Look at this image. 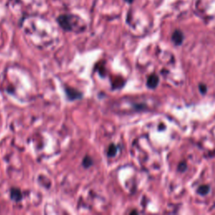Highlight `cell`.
<instances>
[{
    "mask_svg": "<svg viewBox=\"0 0 215 215\" xmlns=\"http://www.w3.org/2000/svg\"><path fill=\"white\" fill-rule=\"evenodd\" d=\"M78 18L75 15H60L57 19V22L60 26L66 31H74L75 25L77 23Z\"/></svg>",
    "mask_w": 215,
    "mask_h": 215,
    "instance_id": "1",
    "label": "cell"
},
{
    "mask_svg": "<svg viewBox=\"0 0 215 215\" xmlns=\"http://www.w3.org/2000/svg\"><path fill=\"white\" fill-rule=\"evenodd\" d=\"M171 40L174 43V45H176L177 46L181 45L184 40V34L182 33V31H181L180 29L175 30L171 35Z\"/></svg>",
    "mask_w": 215,
    "mask_h": 215,
    "instance_id": "2",
    "label": "cell"
},
{
    "mask_svg": "<svg viewBox=\"0 0 215 215\" xmlns=\"http://www.w3.org/2000/svg\"><path fill=\"white\" fill-rule=\"evenodd\" d=\"M160 82V78L159 77L156 75V74H151L148 79H147L146 82V86L147 88H149L150 89H155L158 86Z\"/></svg>",
    "mask_w": 215,
    "mask_h": 215,
    "instance_id": "3",
    "label": "cell"
},
{
    "mask_svg": "<svg viewBox=\"0 0 215 215\" xmlns=\"http://www.w3.org/2000/svg\"><path fill=\"white\" fill-rule=\"evenodd\" d=\"M67 94L68 96V98L72 100L73 99H77V98H80L82 97V94L79 93L78 91L75 90L73 88H67L66 89Z\"/></svg>",
    "mask_w": 215,
    "mask_h": 215,
    "instance_id": "4",
    "label": "cell"
},
{
    "mask_svg": "<svg viewBox=\"0 0 215 215\" xmlns=\"http://www.w3.org/2000/svg\"><path fill=\"white\" fill-rule=\"evenodd\" d=\"M210 192V186L208 185H201V186H198L197 190V192L201 196H205L207 195L208 192Z\"/></svg>",
    "mask_w": 215,
    "mask_h": 215,
    "instance_id": "5",
    "label": "cell"
},
{
    "mask_svg": "<svg viewBox=\"0 0 215 215\" xmlns=\"http://www.w3.org/2000/svg\"><path fill=\"white\" fill-rule=\"evenodd\" d=\"M10 193H11V198L13 200L18 202V201H20L22 198V194H21V192H20V191L19 189L12 188Z\"/></svg>",
    "mask_w": 215,
    "mask_h": 215,
    "instance_id": "6",
    "label": "cell"
},
{
    "mask_svg": "<svg viewBox=\"0 0 215 215\" xmlns=\"http://www.w3.org/2000/svg\"><path fill=\"white\" fill-rule=\"evenodd\" d=\"M118 151V148L116 146L114 145H111L109 148H108V156H114L116 154H117Z\"/></svg>",
    "mask_w": 215,
    "mask_h": 215,
    "instance_id": "7",
    "label": "cell"
},
{
    "mask_svg": "<svg viewBox=\"0 0 215 215\" xmlns=\"http://www.w3.org/2000/svg\"><path fill=\"white\" fill-rule=\"evenodd\" d=\"M187 169V165L185 161H181L178 165V167H177V170L180 171V172H184V171H186Z\"/></svg>",
    "mask_w": 215,
    "mask_h": 215,
    "instance_id": "8",
    "label": "cell"
},
{
    "mask_svg": "<svg viewBox=\"0 0 215 215\" xmlns=\"http://www.w3.org/2000/svg\"><path fill=\"white\" fill-rule=\"evenodd\" d=\"M198 88H199V91H200V93L202 94H205L207 93V91H208L207 86H206L205 84H203V83H200L199 86H198Z\"/></svg>",
    "mask_w": 215,
    "mask_h": 215,
    "instance_id": "9",
    "label": "cell"
},
{
    "mask_svg": "<svg viewBox=\"0 0 215 215\" xmlns=\"http://www.w3.org/2000/svg\"><path fill=\"white\" fill-rule=\"evenodd\" d=\"M92 165V159L89 158L88 156H87L84 160H83V166L85 167H88Z\"/></svg>",
    "mask_w": 215,
    "mask_h": 215,
    "instance_id": "10",
    "label": "cell"
},
{
    "mask_svg": "<svg viewBox=\"0 0 215 215\" xmlns=\"http://www.w3.org/2000/svg\"><path fill=\"white\" fill-rule=\"evenodd\" d=\"M125 1L128 2L129 4H131V3H133V1H134V0H125Z\"/></svg>",
    "mask_w": 215,
    "mask_h": 215,
    "instance_id": "11",
    "label": "cell"
}]
</instances>
